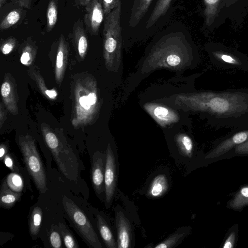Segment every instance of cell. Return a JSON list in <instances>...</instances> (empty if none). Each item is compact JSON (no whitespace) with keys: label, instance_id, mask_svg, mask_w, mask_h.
<instances>
[{"label":"cell","instance_id":"6da1fadb","mask_svg":"<svg viewBox=\"0 0 248 248\" xmlns=\"http://www.w3.org/2000/svg\"><path fill=\"white\" fill-rule=\"evenodd\" d=\"M189 109L204 115L216 130L248 126V88L202 91L189 94Z\"/></svg>","mask_w":248,"mask_h":248},{"label":"cell","instance_id":"7a4b0ae2","mask_svg":"<svg viewBox=\"0 0 248 248\" xmlns=\"http://www.w3.org/2000/svg\"><path fill=\"white\" fill-rule=\"evenodd\" d=\"M62 204L67 216L86 243L94 248H102L93 226L82 210L66 197L63 198Z\"/></svg>","mask_w":248,"mask_h":248},{"label":"cell","instance_id":"3957f363","mask_svg":"<svg viewBox=\"0 0 248 248\" xmlns=\"http://www.w3.org/2000/svg\"><path fill=\"white\" fill-rule=\"evenodd\" d=\"M122 4L121 1L106 16L104 21V46L108 55L119 56L122 47V28L120 16Z\"/></svg>","mask_w":248,"mask_h":248},{"label":"cell","instance_id":"277c9868","mask_svg":"<svg viewBox=\"0 0 248 248\" xmlns=\"http://www.w3.org/2000/svg\"><path fill=\"white\" fill-rule=\"evenodd\" d=\"M20 145L24 162L29 173L37 189L40 193H45L47 189L46 174L34 143L30 140H25Z\"/></svg>","mask_w":248,"mask_h":248},{"label":"cell","instance_id":"5b68a950","mask_svg":"<svg viewBox=\"0 0 248 248\" xmlns=\"http://www.w3.org/2000/svg\"><path fill=\"white\" fill-rule=\"evenodd\" d=\"M248 140V126L233 128L225 136L216 140L212 149L206 154L205 159H215L231 152L236 146Z\"/></svg>","mask_w":248,"mask_h":248},{"label":"cell","instance_id":"8992f818","mask_svg":"<svg viewBox=\"0 0 248 248\" xmlns=\"http://www.w3.org/2000/svg\"><path fill=\"white\" fill-rule=\"evenodd\" d=\"M210 57L212 63L216 67L248 71V57L239 52L215 47L210 50Z\"/></svg>","mask_w":248,"mask_h":248},{"label":"cell","instance_id":"52a82bcc","mask_svg":"<svg viewBox=\"0 0 248 248\" xmlns=\"http://www.w3.org/2000/svg\"><path fill=\"white\" fill-rule=\"evenodd\" d=\"M104 184L106 205L108 208L111 204L116 184L115 158L109 146L107 148L106 155Z\"/></svg>","mask_w":248,"mask_h":248},{"label":"cell","instance_id":"ba28073f","mask_svg":"<svg viewBox=\"0 0 248 248\" xmlns=\"http://www.w3.org/2000/svg\"><path fill=\"white\" fill-rule=\"evenodd\" d=\"M104 16L102 2L100 0H92L85 6L84 22L86 30L92 35H96Z\"/></svg>","mask_w":248,"mask_h":248},{"label":"cell","instance_id":"9c48e42d","mask_svg":"<svg viewBox=\"0 0 248 248\" xmlns=\"http://www.w3.org/2000/svg\"><path fill=\"white\" fill-rule=\"evenodd\" d=\"M106 157L100 153H96L93 157L91 179L93 187L98 195L105 190V170Z\"/></svg>","mask_w":248,"mask_h":248},{"label":"cell","instance_id":"30bf717a","mask_svg":"<svg viewBox=\"0 0 248 248\" xmlns=\"http://www.w3.org/2000/svg\"><path fill=\"white\" fill-rule=\"evenodd\" d=\"M116 225L117 248H130L132 236L131 226L128 219L121 211L116 213Z\"/></svg>","mask_w":248,"mask_h":248},{"label":"cell","instance_id":"8fae6325","mask_svg":"<svg viewBox=\"0 0 248 248\" xmlns=\"http://www.w3.org/2000/svg\"><path fill=\"white\" fill-rule=\"evenodd\" d=\"M247 206H248V185H244L240 186L232 197L228 201L227 207L240 212Z\"/></svg>","mask_w":248,"mask_h":248},{"label":"cell","instance_id":"7c38bea8","mask_svg":"<svg viewBox=\"0 0 248 248\" xmlns=\"http://www.w3.org/2000/svg\"><path fill=\"white\" fill-rule=\"evenodd\" d=\"M21 192L12 190L8 186L5 179L2 183L0 192V205L1 207L10 209L20 199Z\"/></svg>","mask_w":248,"mask_h":248},{"label":"cell","instance_id":"4fadbf2b","mask_svg":"<svg viewBox=\"0 0 248 248\" xmlns=\"http://www.w3.org/2000/svg\"><path fill=\"white\" fill-rule=\"evenodd\" d=\"M71 33L77 44L79 54L83 56L87 50L88 42L82 22L75 23Z\"/></svg>","mask_w":248,"mask_h":248},{"label":"cell","instance_id":"5bb4252c","mask_svg":"<svg viewBox=\"0 0 248 248\" xmlns=\"http://www.w3.org/2000/svg\"><path fill=\"white\" fill-rule=\"evenodd\" d=\"M169 187L166 176L161 174L156 176L152 181L148 191L151 198H158L166 193Z\"/></svg>","mask_w":248,"mask_h":248},{"label":"cell","instance_id":"9a60e30c","mask_svg":"<svg viewBox=\"0 0 248 248\" xmlns=\"http://www.w3.org/2000/svg\"><path fill=\"white\" fill-rule=\"evenodd\" d=\"M97 225L100 235L108 248L117 247L112 232L105 219L98 214L96 216Z\"/></svg>","mask_w":248,"mask_h":248},{"label":"cell","instance_id":"2e32d148","mask_svg":"<svg viewBox=\"0 0 248 248\" xmlns=\"http://www.w3.org/2000/svg\"><path fill=\"white\" fill-rule=\"evenodd\" d=\"M152 0H135L130 16V24L136 26L146 13Z\"/></svg>","mask_w":248,"mask_h":248},{"label":"cell","instance_id":"e0dca14e","mask_svg":"<svg viewBox=\"0 0 248 248\" xmlns=\"http://www.w3.org/2000/svg\"><path fill=\"white\" fill-rule=\"evenodd\" d=\"M42 219V210L39 206L32 209L29 220V231L32 236H36L40 230Z\"/></svg>","mask_w":248,"mask_h":248},{"label":"cell","instance_id":"ac0fdd59","mask_svg":"<svg viewBox=\"0 0 248 248\" xmlns=\"http://www.w3.org/2000/svg\"><path fill=\"white\" fill-rule=\"evenodd\" d=\"M172 0H158L152 13L146 23V27H150L169 8Z\"/></svg>","mask_w":248,"mask_h":248},{"label":"cell","instance_id":"d6986e66","mask_svg":"<svg viewBox=\"0 0 248 248\" xmlns=\"http://www.w3.org/2000/svg\"><path fill=\"white\" fill-rule=\"evenodd\" d=\"M58 17V8L56 0H50L46 11V29L51 31L56 25Z\"/></svg>","mask_w":248,"mask_h":248},{"label":"cell","instance_id":"ffe728a7","mask_svg":"<svg viewBox=\"0 0 248 248\" xmlns=\"http://www.w3.org/2000/svg\"><path fill=\"white\" fill-rule=\"evenodd\" d=\"M177 142L181 153L186 156L191 157L193 151L191 139L186 135H181L177 138Z\"/></svg>","mask_w":248,"mask_h":248},{"label":"cell","instance_id":"44dd1931","mask_svg":"<svg viewBox=\"0 0 248 248\" xmlns=\"http://www.w3.org/2000/svg\"><path fill=\"white\" fill-rule=\"evenodd\" d=\"M21 17V12L18 9L10 12L1 21L0 29L4 30L16 24Z\"/></svg>","mask_w":248,"mask_h":248},{"label":"cell","instance_id":"7402d4cb","mask_svg":"<svg viewBox=\"0 0 248 248\" xmlns=\"http://www.w3.org/2000/svg\"><path fill=\"white\" fill-rule=\"evenodd\" d=\"M58 226L60 232L62 236L65 247L67 248H78V244L75 238L65 225L62 223H59Z\"/></svg>","mask_w":248,"mask_h":248},{"label":"cell","instance_id":"603a6c76","mask_svg":"<svg viewBox=\"0 0 248 248\" xmlns=\"http://www.w3.org/2000/svg\"><path fill=\"white\" fill-rule=\"evenodd\" d=\"M9 187L13 191L21 192L23 188V182L21 177L16 172L10 173L5 179Z\"/></svg>","mask_w":248,"mask_h":248},{"label":"cell","instance_id":"cb8c5ba5","mask_svg":"<svg viewBox=\"0 0 248 248\" xmlns=\"http://www.w3.org/2000/svg\"><path fill=\"white\" fill-rule=\"evenodd\" d=\"M238 231V225L237 224H234L232 226L227 233L221 247L223 248H233L236 243Z\"/></svg>","mask_w":248,"mask_h":248},{"label":"cell","instance_id":"d4e9b609","mask_svg":"<svg viewBox=\"0 0 248 248\" xmlns=\"http://www.w3.org/2000/svg\"><path fill=\"white\" fill-rule=\"evenodd\" d=\"M184 232H176L155 247V248H171L183 237Z\"/></svg>","mask_w":248,"mask_h":248},{"label":"cell","instance_id":"484cf974","mask_svg":"<svg viewBox=\"0 0 248 248\" xmlns=\"http://www.w3.org/2000/svg\"><path fill=\"white\" fill-rule=\"evenodd\" d=\"M153 113L154 116L160 121H169L172 117V113L167 108L162 106L155 107Z\"/></svg>","mask_w":248,"mask_h":248},{"label":"cell","instance_id":"4316f807","mask_svg":"<svg viewBox=\"0 0 248 248\" xmlns=\"http://www.w3.org/2000/svg\"><path fill=\"white\" fill-rule=\"evenodd\" d=\"M103 7L105 16H107L118 4L120 0H100Z\"/></svg>","mask_w":248,"mask_h":248},{"label":"cell","instance_id":"83f0119b","mask_svg":"<svg viewBox=\"0 0 248 248\" xmlns=\"http://www.w3.org/2000/svg\"><path fill=\"white\" fill-rule=\"evenodd\" d=\"M50 242L51 246L55 248L62 247V240L59 232L53 231L50 235Z\"/></svg>","mask_w":248,"mask_h":248},{"label":"cell","instance_id":"f1b7e54d","mask_svg":"<svg viewBox=\"0 0 248 248\" xmlns=\"http://www.w3.org/2000/svg\"><path fill=\"white\" fill-rule=\"evenodd\" d=\"M232 151L236 155H248V140L237 145Z\"/></svg>","mask_w":248,"mask_h":248},{"label":"cell","instance_id":"f546056e","mask_svg":"<svg viewBox=\"0 0 248 248\" xmlns=\"http://www.w3.org/2000/svg\"><path fill=\"white\" fill-rule=\"evenodd\" d=\"M15 39L11 38L7 40L5 43H3L1 47L3 54L6 55L12 51L15 45Z\"/></svg>","mask_w":248,"mask_h":248},{"label":"cell","instance_id":"4dcf8cb0","mask_svg":"<svg viewBox=\"0 0 248 248\" xmlns=\"http://www.w3.org/2000/svg\"><path fill=\"white\" fill-rule=\"evenodd\" d=\"M167 62L170 65L175 66L180 63L181 59L178 55L175 54H171L168 56Z\"/></svg>","mask_w":248,"mask_h":248},{"label":"cell","instance_id":"1f68e13d","mask_svg":"<svg viewBox=\"0 0 248 248\" xmlns=\"http://www.w3.org/2000/svg\"><path fill=\"white\" fill-rule=\"evenodd\" d=\"M3 162L5 165L12 170L16 171L14 162L11 157L8 155H5L3 158Z\"/></svg>","mask_w":248,"mask_h":248},{"label":"cell","instance_id":"d6a6232c","mask_svg":"<svg viewBox=\"0 0 248 248\" xmlns=\"http://www.w3.org/2000/svg\"><path fill=\"white\" fill-rule=\"evenodd\" d=\"M11 91V87L9 83H3L1 87V93L3 97H7Z\"/></svg>","mask_w":248,"mask_h":248},{"label":"cell","instance_id":"836d02e7","mask_svg":"<svg viewBox=\"0 0 248 248\" xmlns=\"http://www.w3.org/2000/svg\"><path fill=\"white\" fill-rule=\"evenodd\" d=\"M79 103L80 105L86 109H88L90 108L91 104L89 101L88 97L86 96H83L80 98Z\"/></svg>","mask_w":248,"mask_h":248},{"label":"cell","instance_id":"e575fe53","mask_svg":"<svg viewBox=\"0 0 248 248\" xmlns=\"http://www.w3.org/2000/svg\"><path fill=\"white\" fill-rule=\"evenodd\" d=\"M16 2L26 8H30L32 0H15Z\"/></svg>","mask_w":248,"mask_h":248},{"label":"cell","instance_id":"d590c367","mask_svg":"<svg viewBox=\"0 0 248 248\" xmlns=\"http://www.w3.org/2000/svg\"><path fill=\"white\" fill-rule=\"evenodd\" d=\"M30 59V53L28 51L23 53L20 58V61L23 64H26Z\"/></svg>","mask_w":248,"mask_h":248},{"label":"cell","instance_id":"8d00e7d4","mask_svg":"<svg viewBox=\"0 0 248 248\" xmlns=\"http://www.w3.org/2000/svg\"><path fill=\"white\" fill-rule=\"evenodd\" d=\"M91 105H94L96 102V95L94 93H91L87 96Z\"/></svg>","mask_w":248,"mask_h":248},{"label":"cell","instance_id":"74e56055","mask_svg":"<svg viewBox=\"0 0 248 248\" xmlns=\"http://www.w3.org/2000/svg\"><path fill=\"white\" fill-rule=\"evenodd\" d=\"M46 93L49 97L51 98H55L57 95L56 92L54 90H46Z\"/></svg>","mask_w":248,"mask_h":248},{"label":"cell","instance_id":"f35d334b","mask_svg":"<svg viewBox=\"0 0 248 248\" xmlns=\"http://www.w3.org/2000/svg\"><path fill=\"white\" fill-rule=\"evenodd\" d=\"M5 155V149L3 147H1L0 149V160H3Z\"/></svg>","mask_w":248,"mask_h":248},{"label":"cell","instance_id":"ab89813d","mask_svg":"<svg viewBox=\"0 0 248 248\" xmlns=\"http://www.w3.org/2000/svg\"><path fill=\"white\" fill-rule=\"evenodd\" d=\"M78 1V3L79 4L86 6L92 0H76Z\"/></svg>","mask_w":248,"mask_h":248},{"label":"cell","instance_id":"60d3db41","mask_svg":"<svg viewBox=\"0 0 248 248\" xmlns=\"http://www.w3.org/2000/svg\"><path fill=\"white\" fill-rule=\"evenodd\" d=\"M206 4L212 5L215 4L218 0H204Z\"/></svg>","mask_w":248,"mask_h":248},{"label":"cell","instance_id":"b9f144b4","mask_svg":"<svg viewBox=\"0 0 248 248\" xmlns=\"http://www.w3.org/2000/svg\"><path fill=\"white\" fill-rule=\"evenodd\" d=\"M6 0H0V8L1 9Z\"/></svg>","mask_w":248,"mask_h":248}]
</instances>
